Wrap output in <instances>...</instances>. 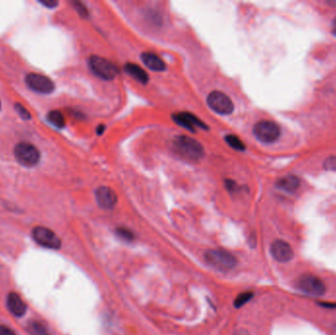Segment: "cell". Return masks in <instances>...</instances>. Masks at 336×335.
Returning a JSON list of instances; mask_svg holds the SVG:
<instances>
[{
  "mask_svg": "<svg viewBox=\"0 0 336 335\" xmlns=\"http://www.w3.org/2000/svg\"><path fill=\"white\" fill-rule=\"evenodd\" d=\"M333 28H334V31L336 32V18L333 20Z\"/></svg>",
  "mask_w": 336,
  "mask_h": 335,
  "instance_id": "obj_30",
  "label": "cell"
},
{
  "mask_svg": "<svg viewBox=\"0 0 336 335\" xmlns=\"http://www.w3.org/2000/svg\"><path fill=\"white\" fill-rule=\"evenodd\" d=\"M7 307L10 313L18 318L23 317L27 312L26 303L21 299L17 293L14 292L10 293L7 297Z\"/></svg>",
  "mask_w": 336,
  "mask_h": 335,
  "instance_id": "obj_13",
  "label": "cell"
},
{
  "mask_svg": "<svg viewBox=\"0 0 336 335\" xmlns=\"http://www.w3.org/2000/svg\"><path fill=\"white\" fill-rule=\"evenodd\" d=\"M14 156L18 162L26 167L35 166L40 159L39 151L34 145L26 141L19 142L15 146Z\"/></svg>",
  "mask_w": 336,
  "mask_h": 335,
  "instance_id": "obj_3",
  "label": "cell"
},
{
  "mask_svg": "<svg viewBox=\"0 0 336 335\" xmlns=\"http://www.w3.org/2000/svg\"><path fill=\"white\" fill-rule=\"evenodd\" d=\"M14 107H15V110L17 111L18 114L21 116L22 119H24V120H30V119L32 118L31 113H30V112H29L24 106H22V105L16 104V105L14 106Z\"/></svg>",
  "mask_w": 336,
  "mask_h": 335,
  "instance_id": "obj_21",
  "label": "cell"
},
{
  "mask_svg": "<svg viewBox=\"0 0 336 335\" xmlns=\"http://www.w3.org/2000/svg\"><path fill=\"white\" fill-rule=\"evenodd\" d=\"M0 335H17L11 328L5 325H0Z\"/></svg>",
  "mask_w": 336,
  "mask_h": 335,
  "instance_id": "obj_26",
  "label": "cell"
},
{
  "mask_svg": "<svg viewBox=\"0 0 336 335\" xmlns=\"http://www.w3.org/2000/svg\"><path fill=\"white\" fill-rule=\"evenodd\" d=\"M104 130H105V126H104V125H102V126H101V127L98 129V133H99V134H102Z\"/></svg>",
  "mask_w": 336,
  "mask_h": 335,
  "instance_id": "obj_29",
  "label": "cell"
},
{
  "mask_svg": "<svg viewBox=\"0 0 336 335\" xmlns=\"http://www.w3.org/2000/svg\"><path fill=\"white\" fill-rule=\"evenodd\" d=\"M320 306L324 307V308H336V304H329V303H320Z\"/></svg>",
  "mask_w": 336,
  "mask_h": 335,
  "instance_id": "obj_27",
  "label": "cell"
},
{
  "mask_svg": "<svg viewBox=\"0 0 336 335\" xmlns=\"http://www.w3.org/2000/svg\"><path fill=\"white\" fill-rule=\"evenodd\" d=\"M116 234L126 241H132L134 239V234L130 230L126 228H118L116 230Z\"/></svg>",
  "mask_w": 336,
  "mask_h": 335,
  "instance_id": "obj_22",
  "label": "cell"
},
{
  "mask_svg": "<svg viewBox=\"0 0 336 335\" xmlns=\"http://www.w3.org/2000/svg\"><path fill=\"white\" fill-rule=\"evenodd\" d=\"M297 288L307 295L319 297L324 295L326 288L323 281L313 274H303L297 279Z\"/></svg>",
  "mask_w": 336,
  "mask_h": 335,
  "instance_id": "obj_6",
  "label": "cell"
},
{
  "mask_svg": "<svg viewBox=\"0 0 336 335\" xmlns=\"http://www.w3.org/2000/svg\"><path fill=\"white\" fill-rule=\"evenodd\" d=\"M33 238L35 242L46 249L58 250L61 247V240L59 237L53 232V230L49 229L43 226H36L33 230Z\"/></svg>",
  "mask_w": 336,
  "mask_h": 335,
  "instance_id": "obj_8",
  "label": "cell"
},
{
  "mask_svg": "<svg viewBox=\"0 0 336 335\" xmlns=\"http://www.w3.org/2000/svg\"><path fill=\"white\" fill-rule=\"evenodd\" d=\"M173 120L181 127H184L185 129L189 131L195 132V127H200L202 129H207L205 123H203L198 117H196L194 114L188 113V112H182L177 113L173 115Z\"/></svg>",
  "mask_w": 336,
  "mask_h": 335,
  "instance_id": "obj_12",
  "label": "cell"
},
{
  "mask_svg": "<svg viewBox=\"0 0 336 335\" xmlns=\"http://www.w3.org/2000/svg\"><path fill=\"white\" fill-rule=\"evenodd\" d=\"M29 328H30V332H32L33 335H50L45 326L37 321H32L29 324Z\"/></svg>",
  "mask_w": 336,
  "mask_h": 335,
  "instance_id": "obj_19",
  "label": "cell"
},
{
  "mask_svg": "<svg viewBox=\"0 0 336 335\" xmlns=\"http://www.w3.org/2000/svg\"><path fill=\"white\" fill-rule=\"evenodd\" d=\"M205 259L209 265L221 270L231 269L237 265V259L231 253L219 249L209 250Z\"/></svg>",
  "mask_w": 336,
  "mask_h": 335,
  "instance_id": "obj_4",
  "label": "cell"
},
{
  "mask_svg": "<svg viewBox=\"0 0 336 335\" xmlns=\"http://www.w3.org/2000/svg\"><path fill=\"white\" fill-rule=\"evenodd\" d=\"M73 4H74L76 10L79 12V14H80L82 17H87V15H88V11H87L86 7H85L81 2H77V1H75V2H73Z\"/></svg>",
  "mask_w": 336,
  "mask_h": 335,
  "instance_id": "obj_23",
  "label": "cell"
},
{
  "mask_svg": "<svg viewBox=\"0 0 336 335\" xmlns=\"http://www.w3.org/2000/svg\"><path fill=\"white\" fill-rule=\"evenodd\" d=\"M88 66L94 75L107 81L113 80L119 73V70L115 64L98 55H92L89 57Z\"/></svg>",
  "mask_w": 336,
  "mask_h": 335,
  "instance_id": "obj_2",
  "label": "cell"
},
{
  "mask_svg": "<svg viewBox=\"0 0 336 335\" xmlns=\"http://www.w3.org/2000/svg\"><path fill=\"white\" fill-rule=\"evenodd\" d=\"M39 3L47 8H55L58 5V1L56 0H40Z\"/></svg>",
  "mask_w": 336,
  "mask_h": 335,
  "instance_id": "obj_25",
  "label": "cell"
},
{
  "mask_svg": "<svg viewBox=\"0 0 336 335\" xmlns=\"http://www.w3.org/2000/svg\"><path fill=\"white\" fill-rule=\"evenodd\" d=\"M253 298V293L252 292H245V293H242L240 295L237 296V298L235 299V307L236 308H241L242 306H244L245 304H247L249 301L251 300Z\"/></svg>",
  "mask_w": 336,
  "mask_h": 335,
  "instance_id": "obj_20",
  "label": "cell"
},
{
  "mask_svg": "<svg viewBox=\"0 0 336 335\" xmlns=\"http://www.w3.org/2000/svg\"><path fill=\"white\" fill-rule=\"evenodd\" d=\"M255 137L265 143H271L276 141L280 136L279 126L269 120H262L254 126Z\"/></svg>",
  "mask_w": 336,
  "mask_h": 335,
  "instance_id": "obj_5",
  "label": "cell"
},
{
  "mask_svg": "<svg viewBox=\"0 0 336 335\" xmlns=\"http://www.w3.org/2000/svg\"><path fill=\"white\" fill-rule=\"evenodd\" d=\"M207 104L212 111L220 115H229L234 110V104L229 97L219 90L212 91L207 99Z\"/></svg>",
  "mask_w": 336,
  "mask_h": 335,
  "instance_id": "obj_7",
  "label": "cell"
},
{
  "mask_svg": "<svg viewBox=\"0 0 336 335\" xmlns=\"http://www.w3.org/2000/svg\"><path fill=\"white\" fill-rule=\"evenodd\" d=\"M95 199L99 206L105 210H111L117 204V195L109 187H100L95 191Z\"/></svg>",
  "mask_w": 336,
  "mask_h": 335,
  "instance_id": "obj_11",
  "label": "cell"
},
{
  "mask_svg": "<svg viewBox=\"0 0 336 335\" xmlns=\"http://www.w3.org/2000/svg\"><path fill=\"white\" fill-rule=\"evenodd\" d=\"M225 141L229 145L231 148H233L236 151H244L245 150V145L243 141H241L237 136L235 135H228L225 137Z\"/></svg>",
  "mask_w": 336,
  "mask_h": 335,
  "instance_id": "obj_18",
  "label": "cell"
},
{
  "mask_svg": "<svg viewBox=\"0 0 336 335\" xmlns=\"http://www.w3.org/2000/svg\"><path fill=\"white\" fill-rule=\"evenodd\" d=\"M234 335H249L248 334L247 331H245V330H239L238 332H236L235 334Z\"/></svg>",
  "mask_w": 336,
  "mask_h": 335,
  "instance_id": "obj_28",
  "label": "cell"
},
{
  "mask_svg": "<svg viewBox=\"0 0 336 335\" xmlns=\"http://www.w3.org/2000/svg\"><path fill=\"white\" fill-rule=\"evenodd\" d=\"M26 84L35 92L43 94L52 93L55 88L54 83L49 77L36 73H31L27 75Z\"/></svg>",
  "mask_w": 336,
  "mask_h": 335,
  "instance_id": "obj_9",
  "label": "cell"
},
{
  "mask_svg": "<svg viewBox=\"0 0 336 335\" xmlns=\"http://www.w3.org/2000/svg\"><path fill=\"white\" fill-rule=\"evenodd\" d=\"M270 253L273 259L279 263H287L293 259L294 251L292 247L283 240H275L270 246Z\"/></svg>",
  "mask_w": 336,
  "mask_h": 335,
  "instance_id": "obj_10",
  "label": "cell"
},
{
  "mask_svg": "<svg viewBox=\"0 0 336 335\" xmlns=\"http://www.w3.org/2000/svg\"><path fill=\"white\" fill-rule=\"evenodd\" d=\"M0 109H1V103H0Z\"/></svg>",
  "mask_w": 336,
  "mask_h": 335,
  "instance_id": "obj_32",
  "label": "cell"
},
{
  "mask_svg": "<svg viewBox=\"0 0 336 335\" xmlns=\"http://www.w3.org/2000/svg\"><path fill=\"white\" fill-rule=\"evenodd\" d=\"M177 153L185 159L199 160L205 155L203 146L193 138L188 136H179L174 141Z\"/></svg>",
  "mask_w": 336,
  "mask_h": 335,
  "instance_id": "obj_1",
  "label": "cell"
},
{
  "mask_svg": "<svg viewBox=\"0 0 336 335\" xmlns=\"http://www.w3.org/2000/svg\"><path fill=\"white\" fill-rule=\"evenodd\" d=\"M324 167L329 170H335L336 169V157H331L325 160Z\"/></svg>",
  "mask_w": 336,
  "mask_h": 335,
  "instance_id": "obj_24",
  "label": "cell"
},
{
  "mask_svg": "<svg viewBox=\"0 0 336 335\" xmlns=\"http://www.w3.org/2000/svg\"><path fill=\"white\" fill-rule=\"evenodd\" d=\"M300 185V181L299 179L296 176L293 175H288V176L283 177L281 179H279L276 183V186L284 190L286 192H294L297 190V188Z\"/></svg>",
  "mask_w": 336,
  "mask_h": 335,
  "instance_id": "obj_16",
  "label": "cell"
},
{
  "mask_svg": "<svg viewBox=\"0 0 336 335\" xmlns=\"http://www.w3.org/2000/svg\"><path fill=\"white\" fill-rule=\"evenodd\" d=\"M124 71L139 83L146 85L149 82V75L141 67L134 63H127L124 66Z\"/></svg>",
  "mask_w": 336,
  "mask_h": 335,
  "instance_id": "obj_15",
  "label": "cell"
},
{
  "mask_svg": "<svg viewBox=\"0 0 336 335\" xmlns=\"http://www.w3.org/2000/svg\"><path fill=\"white\" fill-rule=\"evenodd\" d=\"M334 330H335V332H336V324H335V325H334Z\"/></svg>",
  "mask_w": 336,
  "mask_h": 335,
  "instance_id": "obj_31",
  "label": "cell"
},
{
  "mask_svg": "<svg viewBox=\"0 0 336 335\" xmlns=\"http://www.w3.org/2000/svg\"><path fill=\"white\" fill-rule=\"evenodd\" d=\"M47 120L50 121V123L53 125L56 128H63L65 126V118L62 115V113L58 110H53L51 112H49L47 114Z\"/></svg>",
  "mask_w": 336,
  "mask_h": 335,
  "instance_id": "obj_17",
  "label": "cell"
},
{
  "mask_svg": "<svg viewBox=\"0 0 336 335\" xmlns=\"http://www.w3.org/2000/svg\"><path fill=\"white\" fill-rule=\"evenodd\" d=\"M141 59L142 63L151 70L161 72L166 69L165 62L156 53H141Z\"/></svg>",
  "mask_w": 336,
  "mask_h": 335,
  "instance_id": "obj_14",
  "label": "cell"
}]
</instances>
